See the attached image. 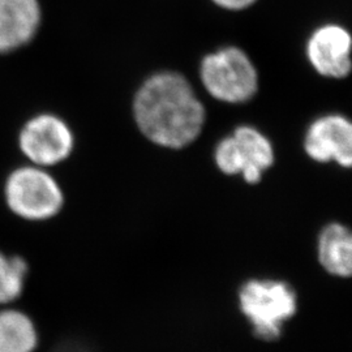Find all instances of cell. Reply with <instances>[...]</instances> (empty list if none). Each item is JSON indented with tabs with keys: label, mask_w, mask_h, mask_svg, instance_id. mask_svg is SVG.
Wrapping results in <instances>:
<instances>
[{
	"label": "cell",
	"mask_w": 352,
	"mask_h": 352,
	"mask_svg": "<svg viewBox=\"0 0 352 352\" xmlns=\"http://www.w3.org/2000/svg\"><path fill=\"white\" fill-rule=\"evenodd\" d=\"M41 20L38 0H0V54L29 45L37 36Z\"/></svg>",
	"instance_id": "9c48e42d"
},
{
	"label": "cell",
	"mask_w": 352,
	"mask_h": 352,
	"mask_svg": "<svg viewBox=\"0 0 352 352\" xmlns=\"http://www.w3.org/2000/svg\"><path fill=\"white\" fill-rule=\"evenodd\" d=\"M55 352H87L84 351L81 347H78V346H75V344H65V346H62V347H59L58 350Z\"/></svg>",
	"instance_id": "5bb4252c"
},
{
	"label": "cell",
	"mask_w": 352,
	"mask_h": 352,
	"mask_svg": "<svg viewBox=\"0 0 352 352\" xmlns=\"http://www.w3.org/2000/svg\"><path fill=\"white\" fill-rule=\"evenodd\" d=\"M317 257L324 270L334 277L352 274L351 231L342 223H329L322 228L317 241Z\"/></svg>",
	"instance_id": "30bf717a"
},
{
	"label": "cell",
	"mask_w": 352,
	"mask_h": 352,
	"mask_svg": "<svg viewBox=\"0 0 352 352\" xmlns=\"http://www.w3.org/2000/svg\"><path fill=\"white\" fill-rule=\"evenodd\" d=\"M304 151L318 164H337L343 168L352 164V124L342 113L317 118L304 136Z\"/></svg>",
	"instance_id": "52a82bcc"
},
{
	"label": "cell",
	"mask_w": 352,
	"mask_h": 352,
	"mask_svg": "<svg viewBox=\"0 0 352 352\" xmlns=\"http://www.w3.org/2000/svg\"><path fill=\"white\" fill-rule=\"evenodd\" d=\"M240 312L258 340L272 342L298 312V295L289 283L277 279H250L239 289Z\"/></svg>",
	"instance_id": "7a4b0ae2"
},
{
	"label": "cell",
	"mask_w": 352,
	"mask_h": 352,
	"mask_svg": "<svg viewBox=\"0 0 352 352\" xmlns=\"http://www.w3.org/2000/svg\"><path fill=\"white\" fill-rule=\"evenodd\" d=\"M28 263L20 256L0 252V304L16 300L25 286Z\"/></svg>",
	"instance_id": "7c38bea8"
},
{
	"label": "cell",
	"mask_w": 352,
	"mask_h": 352,
	"mask_svg": "<svg viewBox=\"0 0 352 352\" xmlns=\"http://www.w3.org/2000/svg\"><path fill=\"white\" fill-rule=\"evenodd\" d=\"M215 7L227 12H243L250 10L258 0H210Z\"/></svg>",
	"instance_id": "4fadbf2b"
},
{
	"label": "cell",
	"mask_w": 352,
	"mask_h": 352,
	"mask_svg": "<svg viewBox=\"0 0 352 352\" xmlns=\"http://www.w3.org/2000/svg\"><path fill=\"white\" fill-rule=\"evenodd\" d=\"M351 33L337 23L317 26L305 43V55L320 76L344 78L351 72Z\"/></svg>",
	"instance_id": "ba28073f"
},
{
	"label": "cell",
	"mask_w": 352,
	"mask_h": 352,
	"mask_svg": "<svg viewBox=\"0 0 352 352\" xmlns=\"http://www.w3.org/2000/svg\"><path fill=\"white\" fill-rule=\"evenodd\" d=\"M133 116L140 132L166 149H183L195 142L206 120L190 82L171 71L154 74L142 82L135 94Z\"/></svg>",
	"instance_id": "6da1fadb"
},
{
	"label": "cell",
	"mask_w": 352,
	"mask_h": 352,
	"mask_svg": "<svg viewBox=\"0 0 352 352\" xmlns=\"http://www.w3.org/2000/svg\"><path fill=\"white\" fill-rule=\"evenodd\" d=\"M276 153L269 138L252 126H240L221 140L214 151V162L225 175H240L248 184L261 182L274 164Z\"/></svg>",
	"instance_id": "5b68a950"
},
{
	"label": "cell",
	"mask_w": 352,
	"mask_h": 352,
	"mask_svg": "<svg viewBox=\"0 0 352 352\" xmlns=\"http://www.w3.org/2000/svg\"><path fill=\"white\" fill-rule=\"evenodd\" d=\"M37 330L32 320L19 311L0 312V352H33Z\"/></svg>",
	"instance_id": "8fae6325"
},
{
	"label": "cell",
	"mask_w": 352,
	"mask_h": 352,
	"mask_svg": "<svg viewBox=\"0 0 352 352\" xmlns=\"http://www.w3.org/2000/svg\"><path fill=\"white\" fill-rule=\"evenodd\" d=\"M19 149L30 164L50 168L67 161L75 148V135L68 123L51 113L28 119L19 132Z\"/></svg>",
	"instance_id": "8992f818"
},
{
	"label": "cell",
	"mask_w": 352,
	"mask_h": 352,
	"mask_svg": "<svg viewBox=\"0 0 352 352\" xmlns=\"http://www.w3.org/2000/svg\"><path fill=\"white\" fill-rule=\"evenodd\" d=\"M202 87L217 101L239 104L258 90V72L250 55L238 46L206 54L200 63Z\"/></svg>",
	"instance_id": "277c9868"
},
{
	"label": "cell",
	"mask_w": 352,
	"mask_h": 352,
	"mask_svg": "<svg viewBox=\"0 0 352 352\" xmlns=\"http://www.w3.org/2000/svg\"><path fill=\"white\" fill-rule=\"evenodd\" d=\"M11 213L28 222H46L62 212L63 189L47 168L26 164L14 168L3 187Z\"/></svg>",
	"instance_id": "3957f363"
}]
</instances>
